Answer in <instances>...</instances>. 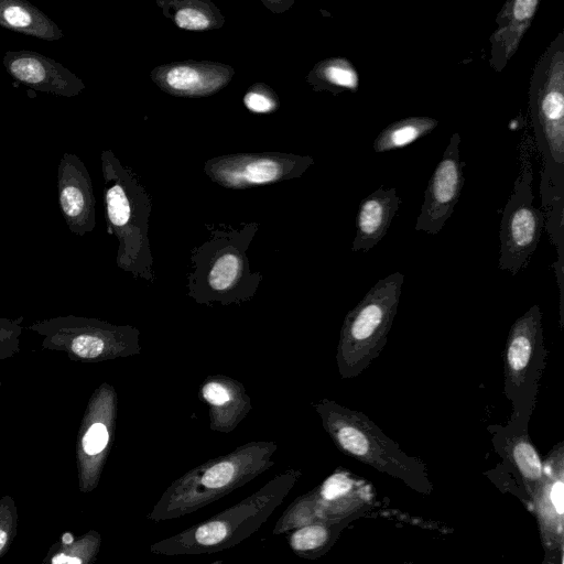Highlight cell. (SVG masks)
Listing matches in <instances>:
<instances>
[{
	"mask_svg": "<svg viewBox=\"0 0 564 564\" xmlns=\"http://www.w3.org/2000/svg\"><path fill=\"white\" fill-rule=\"evenodd\" d=\"M529 113L542 162L544 227L555 246L560 301L564 300V30L536 61L529 85Z\"/></svg>",
	"mask_w": 564,
	"mask_h": 564,
	"instance_id": "obj_1",
	"label": "cell"
},
{
	"mask_svg": "<svg viewBox=\"0 0 564 564\" xmlns=\"http://www.w3.org/2000/svg\"><path fill=\"white\" fill-rule=\"evenodd\" d=\"M302 473L289 469L259 490L219 513L150 545L156 555L213 554L245 541L269 519L295 486Z\"/></svg>",
	"mask_w": 564,
	"mask_h": 564,
	"instance_id": "obj_2",
	"label": "cell"
},
{
	"mask_svg": "<svg viewBox=\"0 0 564 564\" xmlns=\"http://www.w3.org/2000/svg\"><path fill=\"white\" fill-rule=\"evenodd\" d=\"M275 449L273 443H248L191 469L163 491L147 518L173 520L220 499L273 466Z\"/></svg>",
	"mask_w": 564,
	"mask_h": 564,
	"instance_id": "obj_3",
	"label": "cell"
},
{
	"mask_svg": "<svg viewBox=\"0 0 564 564\" xmlns=\"http://www.w3.org/2000/svg\"><path fill=\"white\" fill-rule=\"evenodd\" d=\"M316 411L325 431L341 453L401 480L420 495L430 496L433 492L425 463L404 453L365 413L327 399L316 404Z\"/></svg>",
	"mask_w": 564,
	"mask_h": 564,
	"instance_id": "obj_4",
	"label": "cell"
},
{
	"mask_svg": "<svg viewBox=\"0 0 564 564\" xmlns=\"http://www.w3.org/2000/svg\"><path fill=\"white\" fill-rule=\"evenodd\" d=\"M404 275L379 280L344 318L336 360L341 378L359 376L379 357L397 314Z\"/></svg>",
	"mask_w": 564,
	"mask_h": 564,
	"instance_id": "obj_5",
	"label": "cell"
},
{
	"mask_svg": "<svg viewBox=\"0 0 564 564\" xmlns=\"http://www.w3.org/2000/svg\"><path fill=\"white\" fill-rule=\"evenodd\" d=\"M100 159L108 230L119 240L118 263L129 267L149 256L148 221L152 204L137 175L111 150H104Z\"/></svg>",
	"mask_w": 564,
	"mask_h": 564,
	"instance_id": "obj_6",
	"label": "cell"
},
{
	"mask_svg": "<svg viewBox=\"0 0 564 564\" xmlns=\"http://www.w3.org/2000/svg\"><path fill=\"white\" fill-rule=\"evenodd\" d=\"M546 358L542 313L534 304L511 325L503 350V394L511 414L531 417Z\"/></svg>",
	"mask_w": 564,
	"mask_h": 564,
	"instance_id": "obj_7",
	"label": "cell"
},
{
	"mask_svg": "<svg viewBox=\"0 0 564 564\" xmlns=\"http://www.w3.org/2000/svg\"><path fill=\"white\" fill-rule=\"evenodd\" d=\"M531 138L524 133L520 145V172L500 221L499 269L517 275L535 251L545 217L533 205V169Z\"/></svg>",
	"mask_w": 564,
	"mask_h": 564,
	"instance_id": "obj_8",
	"label": "cell"
},
{
	"mask_svg": "<svg viewBox=\"0 0 564 564\" xmlns=\"http://www.w3.org/2000/svg\"><path fill=\"white\" fill-rule=\"evenodd\" d=\"M375 506L371 484L347 469L337 468L312 490L293 500L278 519L273 534H283L302 525L336 521Z\"/></svg>",
	"mask_w": 564,
	"mask_h": 564,
	"instance_id": "obj_9",
	"label": "cell"
},
{
	"mask_svg": "<svg viewBox=\"0 0 564 564\" xmlns=\"http://www.w3.org/2000/svg\"><path fill=\"white\" fill-rule=\"evenodd\" d=\"M314 164L312 156L293 153H236L209 159L206 175L229 189H246L301 177Z\"/></svg>",
	"mask_w": 564,
	"mask_h": 564,
	"instance_id": "obj_10",
	"label": "cell"
},
{
	"mask_svg": "<svg viewBox=\"0 0 564 564\" xmlns=\"http://www.w3.org/2000/svg\"><path fill=\"white\" fill-rule=\"evenodd\" d=\"M115 393L102 384L88 404L77 440V476L82 494L95 490L111 446Z\"/></svg>",
	"mask_w": 564,
	"mask_h": 564,
	"instance_id": "obj_11",
	"label": "cell"
},
{
	"mask_svg": "<svg viewBox=\"0 0 564 564\" xmlns=\"http://www.w3.org/2000/svg\"><path fill=\"white\" fill-rule=\"evenodd\" d=\"M530 417L513 415L505 425L490 424L495 452L501 457L503 468L517 481L524 507L531 512L532 499L543 477V460L529 434Z\"/></svg>",
	"mask_w": 564,
	"mask_h": 564,
	"instance_id": "obj_12",
	"label": "cell"
},
{
	"mask_svg": "<svg viewBox=\"0 0 564 564\" xmlns=\"http://www.w3.org/2000/svg\"><path fill=\"white\" fill-rule=\"evenodd\" d=\"M459 144L460 134L454 132L427 182L414 226L416 231L438 234L454 212L464 185L465 163L460 160Z\"/></svg>",
	"mask_w": 564,
	"mask_h": 564,
	"instance_id": "obj_13",
	"label": "cell"
},
{
	"mask_svg": "<svg viewBox=\"0 0 564 564\" xmlns=\"http://www.w3.org/2000/svg\"><path fill=\"white\" fill-rule=\"evenodd\" d=\"M543 460V477L532 499L545 554L564 550V442L555 444Z\"/></svg>",
	"mask_w": 564,
	"mask_h": 564,
	"instance_id": "obj_14",
	"label": "cell"
},
{
	"mask_svg": "<svg viewBox=\"0 0 564 564\" xmlns=\"http://www.w3.org/2000/svg\"><path fill=\"white\" fill-rule=\"evenodd\" d=\"M235 69L212 61H182L154 67L152 82L164 93L184 98L215 95L232 79Z\"/></svg>",
	"mask_w": 564,
	"mask_h": 564,
	"instance_id": "obj_15",
	"label": "cell"
},
{
	"mask_svg": "<svg viewBox=\"0 0 564 564\" xmlns=\"http://www.w3.org/2000/svg\"><path fill=\"white\" fill-rule=\"evenodd\" d=\"M57 191L61 213L69 230L78 236L91 231L96 226L93 183L76 154H63L57 167Z\"/></svg>",
	"mask_w": 564,
	"mask_h": 564,
	"instance_id": "obj_16",
	"label": "cell"
},
{
	"mask_svg": "<svg viewBox=\"0 0 564 564\" xmlns=\"http://www.w3.org/2000/svg\"><path fill=\"white\" fill-rule=\"evenodd\" d=\"M7 73L17 82L42 93L75 97L85 84L61 63L34 51H8L2 58Z\"/></svg>",
	"mask_w": 564,
	"mask_h": 564,
	"instance_id": "obj_17",
	"label": "cell"
},
{
	"mask_svg": "<svg viewBox=\"0 0 564 564\" xmlns=\"http://www.w3.org/2000/svg\"><path fill=\"white\" fill-rule=\"evenodd\" d=\"M541 0H507L496 17L497 29L489 37L490 67L502 72L530 29Z\"/></svg>",
	"mask_w": 564,
	"mask_h": 564,
	"instance_id": "obj_18",
	"label": "cell"
},
{
	"mask_svg": "<svg viewBox=\"0 0 564 564\" xmlns=\"http://www.w3.org/2000/svg\"><path fill=\"white\" fill-rule=\"evenodd\" d=\"M399 205L400 197L394 187H380L361 199L356 216L352 251L367 252L379 243L388 232Z\"/></svg>",
	"mask_w": 564,
	"mask_h": 564,
	"instance_id": "obj_19",
	"label": "cell"
},
{
	"mask_svg": "<svg viewBox=\"0 0 564 564\" xmlns=\"http://www.w3.org/2000/svg\"><path fill=\"white\" fill-rule=\"evenodd\" d=\"M368 513L369 512H358L341 520L315 522L291 530L288 535L290 549L301 558H319L334 546L340 533L351 522Z\"/></svg>",
	"mask_w": 564,
	"mask_h": 564,
	"instance_id": "obj_20",
	"label": "cell"
},
{
	"mask_svg": "<svg viewBox=\"0 0 564 564\" xmlns=\"http://www.w3.org/2000/svg\"><path fill=\"white\" fill-rule=\"evenodd\" d=\"M0 26L45 41L64 36L52 19L25 0H0Z\"/></svg>",
	"mask_w": 564,
	"mask_h": 564,
	"instance_id": "obj_21",
	"label": "cell"
},
{
	"mask_svg": "<svg viewBox=\"0 0 564 564\" xmlns=\"http://www.w3.org/2000/svg\"><path fill=\"white\" fill-rule=\"evenodd\" d=\"M156 6L181 30L200 32L225 24V17L209 0H158Z\"/></svg>",
	"mask_w": 564,
	"mask_h": 564,
	"instance_id": "obj_22",
	"label": "cell"
},
{
	"mask_svg": "<svg viewBox=\"0 0 564 564\" xmlns=\"http://www.w3.org/2000/svg\"><path fill=\"white\" fill-rule=\"evenodd\" d=\"M306 82L315 91H329L334 96L341 93H357L360 77L355 65L346 57L335 56L317 62L306 76Z\"/></svg>",
	"mask_w": 564,
	"mask_h": 564,
	"instance_id": "obj_23",
	"label": "cell"
},
{
	"mask_svg": "<svg viewBox=\"0 0 564 564\" xmlns=\"http://www.w3.org/2000/svg\"><path fill=\"white\" fill-rule=\"evenodd\" d=\"M101 546V535L91 529L82 535L64 532L53 543L42 564H96Z\"/></svg>",
	"mask_w": 564,
	"mask_h": 564,
	"instance_id": "obj_24",
	"label": "cell"
},
{
	"mask_svg": "<svg viewBox=\"0 0 564 564\" xmlns=\"http://www.w3.org/2000/svg\"><path fill=\"white\" fill-rule=\"evenodd\" d=\"M61 330H63L62 337H54L55 345L62 343L63 349L80 359L93 360L106 357L115 348V337L109 330L91 326Z\"/></svg>",
	"mask_w": 564,
	"mask_h": 564,
	"instance_id": "obj_25",
	"label": "cell"
},
{
	"mask_svg": "<svg viewBox=\"0 0 564 564\" xmlns=\"http://www.w3.org/2000/svg\"><path fill=\"white\" fill-rule=\"evenodd\" d=\"M438 120L427 116H411L387 126L375 139L373 151L383 153L399 150L430 134Z\"/></svg>",
	"mask_w": 564,
	"mask_h": 564,
	"instance_id": "obj_26",
	"label": "cell"
},
{
	"mask_svg": "<svg viewBox=\"0 0 564 564\" xmlns=\"http://www.w3.org/2000/svg\"><path fill=\"white\" fill-rule=\"evenodd\" d=\"M242 260L232 248L224 249L216 258L208 274L209 285L218 291L230 288L241 272Z\"/></svg>",
	"mask_w": 564,
	"mask_h": 564,
	"instance_id": "obj_27",
	"label": "cell"
},
{
	"mask_svg": "<svg viewBox=\"0 0 564 564\" xmlns=\"http://www.w3.org/2000/svg\"><path fill=\"white\" fill-rule=\"evenodd\" d=\"M19 516L13 498L6 495L0 498V557L11 547L18 533Z\"/></svg>",
	"mask_w": 564,
	"mask_h": 564,
	"instance_id": "obj_28",
	"label": "cell"
},
{
	"mask_svg": "<svg viewBox=\"0 0 564 564\" xmlns=\"http://www.w3.org/2000/svg\"><path fill=\"white\" fill-rule=\"evenodd\" d=\"M245 107L253 113H270L279 106L276 94L263 83H256L249 87L242 98Z\"/></svg>",
	"mask_w": 564,
	"mask_h": 564,
	"instance_id": "obj_29",
	"label": "cell"
},
{
	"mask_svg": "<svg viewBox=\"0 0 564 564\" xmlns=\"http://www.w3.org/2000/svg\"><path fill=\"white\" fill-rule=\"evenodd\" d=\"M205 401L213 410L224 412L235 402L234 386L220 380L207 381L202 389Z\"/></svg>",
	"mask_w": 564,
	"mask_h": 564,
	"instance_id": "obj_30",
	"label": "cell"
},
{
	"mask_svg": "<svg viewBox=\"0 0 564 564\" xmlns=\"http://www.w3.org/2000/svg\"><path fill=\"white\" fill-rule=\"evenodd\" d=\"M564 550L544 555L542 564H563Z\"/></svg>",
	"mask_w": 564,
	"mask_h": 564,
	"instance_id": "obj_31",
	"label": "cell"
},
{
	"mask_svg": "<svg viewBox=\"0 0 564 564\" xmlns=\"http://www.w3.org/2000/svg\"><path fill=\"white\" fill-rule=\"evenodd\" d=\"M403 564H426V563H417V562H405Z\"/></svg>",
	"mask_w": 564,
	"mask_h": 564,
	"instance_id": "obj_32",
	"label": "cell"
}]
</instances>
